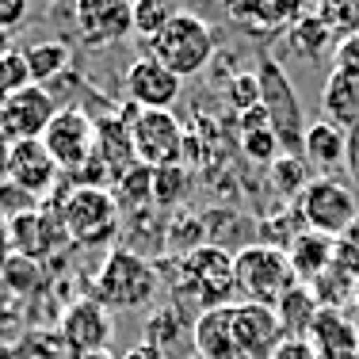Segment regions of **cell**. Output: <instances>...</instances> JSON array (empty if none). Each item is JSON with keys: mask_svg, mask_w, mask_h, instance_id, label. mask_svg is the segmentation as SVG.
Segmentation results:
<instances>
[{"mask_svg": "<svg viewBox=\"0 0 359 359\" xmlns=\"http://www.w3.org/2000/svg\"><path fill=\"white\" fill-rule=\"evenodd\" d=\"M111 187H118V191H111L115 195V203H118V210H138L149 203V168L138 165V168H130L123 180H115Z\"/></svg>", "mask_w": 359, "mask_h": 359, "instance_id": "cell-31", "label": "cell"}, {"mask_svg": "<svg viewBox=\"0 0 359 359\" xmlns=\"http://www.w3.org/2000/svg\"><path fill=\"white\" fill-rule=\"evenodd\" d=\"M180 279L187 287V298L203 310H218V306H233L229 298L237 294L233 279V252L218 249V245H203L191 256L180 260Z\"/></svg>", "mask_w": 359, "mask_h": 359, "instance_id": "cell-6", "label": "cell"}, {"mask_svg": "<svg viewBox=\"0 0 359 359\" xmlns=\"http://www.w3.org/2000/svg\"><path fill=\"white\" fill-rule=\"evenodd\" d=\"M256 81H260V104H264V111H268V123H271V130H276L279 145H283L287 153H294V157H302L306 118H302V104H298L287 73L279 69L276 62L264 57Z\"/></svg>", "mask_w": 359, "mask_h": 359, "instance_id": "cell-8", "label": "cell"}, {"mask_svg": "<svg viewBox=\"0 0 359 359\" xmlns=\"http://www.w3.org/2000/svg\"><path fill=\"white\" fill-rule=\"evenodd\" d=\"M57 340L65 344V352L84 359L107 352L111 340V310L96 302V298H76L62 310V321H57Z\"/></svg>", "mask_w": 359, "mask_h": 359, "instance_id": "cell-10", "label": "cell"}, {"mask_svg": "<svg viewBox=\"0 0 359 359\" xmlns=\"http://www.w3.org/2000/svg\"><path fill=\"white\" fill-rule=\"evenodd\" d=\"M4 176L12 180V187H20L23 195H46L57 184L62 168L54 165V157L46 153V145L39 138L31 142H12L4 149Z\"/></svg>", "mask_w": 359, "mask_h": 359, "instance_id": "cell-14", "label": "cell"}, {"mask_svg": "<svg viewBox=\"0 0 359 359\" xmlns=\"http://www.w3.org/2000/svg\"><path fill=\"white\" fill-rule=\"evenodd\" d=\"M54 115H57V104H54V96H50V88H42V84H27V88L12 92V96L0 104V123L12 134V142L42 138Z\"/></svg>", "mask_w": 359, "mask_h": 359, "instance_id": "cell-13", "label": "cell"}, {"mask_svg": "<svg viewBox=\"0 0 359 359\" xmlns=\"http://www.w3.org/2000/svg\"><path fill=\"white\" fill-rule=\"evenodd\" d=\"M233 279L241 302H256V306H268V310H276L298 287V276L290 268L287 252L268 241H249L245 249L233 252Z\"/></svg>", "mask_w": 359, "mask_h": 359, "instance_id": "cell-2", "label": "cell"}, {"mask_svg": "<svg viewBox=\"0 0 359 359\" xmlns=\"http://www.w3.org/2000/svg\"><path fill=\"white\" fill-rule=\"evenodd\" d=\"M298 218L306 229H318L325 237H344L359 222V199L344 180L313 176L298 195Z\"/></svg>", "mask_w": 359, "mask_h": 359, "instance_id": "cell-5", "label": "cell"}, {"mask_svg": "<svg viewBox=\"0 0 359 359\" xmlns=\"http://www.w3.org/2000/svg\"><path fill=\"white\" fill-rule=\"evenodd\" d=\"M279 138H276V130H271L268 123L264 126H241V153L249 161H256V165H268V161H276L279 157Z\"/></svg>", "mask_w": 359, "mask_h": 359, "instance_id": "cell-30", "label": "cell"}, {"mask_svg": "<svg viewBox=\"0 0 359 359\" xmlns=\"http://www.w3.org/2000/svg\"><path fill=\"white\" fill-rule=\"evenodd\" d=\"M130 138H134V157H138V165H145V168L184 165L187 126L180 123L172 111H134L130 115Z\"/></svg>", "mask_w": 359, "mask_h": 359, "instance_id": "cell-7", "label": "cell"}, {"mask_svg": "<svg viewBox=\"0 0 359 359\" xmlns=\"http://www.w3.org/2000/svg\"><path fill=\"white\" fill-rule=\"evenodd\" d=\"M344 157H348V130H340V126L329 123V118H318V123L306 126L302 161H310L313 168L329 172V168H337Z\"/></svg>", "mask_w": 359, "mask_h": 359, "instance_id": "cell-22", "label": "cell"}, {"mask_svg": "<svg viewBox=\"0 0 359 359\" xmlns=\"http://www.w3.org/2000/svg\"><path fill=\"white\" fill-rule=\"evenodd\" d=\"M130 15H134V35L153 42L168 23H172L176 12H172L168 0H130Z\"/></svg>", "mask_w": 359, "mask_h": 359, "instance_id": "cell-27", "label": "cell"}, {"mask_svg": "<svg viewBox=\"0 0 359 359\" xmlns=\"http://www.w3.org/2000/svg\"><path fill=\"white\" fill-rule=\"evenodd\" d=\"M73 27L84 46H115L134 35L130 0H73Z\"/></svg>", "mask_w": 359, "mask_h": 359, "instance_id": "cell-11", "label": "cell"}, {"mask_svg": "<svg viewBox=\"0 0 359 359\" xmlns=\"http://www.w3.org/2000/svg\"><path fill=\"white\" fill-rule=\"evenodd\" d=\"M271 184H276L287 199H298V195L306 191V184H310L306 161L294 157V153H279V157L271 161Z\"/></svg>", "mask_w": 359, "mask_h": 359, "instance_id": "cell-29", "label": "cell"}, {"mask_svg": "<svg viewBox=\"0 0 359 359\" xmlns=\"http://www.w3.org/2000/svg\"><path fill=\"white\" fill-rule=\"evenodd\" d=\"M321 115L340 130H359V69L337 65L329 73L321 88Z\"/></svg>", "mask_w": 359, "mask_h": 359, "instance_id": "cell-18", "label": "cell"}, {"mask_svg": "<svg viewBox=\"0 0 359 359\" xmlns=\"http://www.w3.org/2000/svg\"><path fill=\"white\" fill-rule=\"evenodd\" d=\"M318 313H321V302L313 298V290L302 287V283H298V287L283 298V302L276 306L279 329H283L287 340H306V337H310V329H313V321H318Z\"/></svg>", "mask_w": 359, "mask_h": 359, "instance_id": "cell-23", "label": "cell"}, {"mask_svg": "<svg viewBox=\"0 0 359 359\" xmlns=\"http://www.w3.org/2000/svg\"><path fill=\"white\" fill-rule=\"evenodd\" d=\"M191 344L195 359H241L233 329V306H218V310H203L191 325Z\"/></svg>", "mask_w": 359, "mask_h": 359, "instance_id": "cell-17", "label": "cell"}, {"mask_svg": "<svg viewBox=\"0 0 359 359\" xmlns=\"http://www.w3.org/2000/svg\"><path fill=\"white\" fill-rule=\"evenodd\" d=\"M215 50H218L215 27L195 12H176L172 23L153 39V57H157L161 65H168L180 81H184V76H195L199 69H207Z\"/></svg>", "mask_w": 359, "mask_h": 359, "instance_id": "cell-3", "label": "cell"}, {"mask_svg": "<svg viewBox=\"0 0 359 359\" xmlns=\"http://www.w3.org/2000/svg\"><path fill=\"white\" fill-rule=\"evenodd\" d=\"M84 359H111L107 352H96V355H84Z\"/></svg>", "mask_w": 359, "mask_h": 359, "instance_id": "cell-39", "label": "cell"}, {"mask_svg": "<svg viewBox=\"0 0 359 359\" xmlns=\"http://www.w3.org/2000/svg\"><path fill=\"white\" fill-rule=\"evenodd\" d=\"M27 84H31V69H27V62H23V54H12V50H8V54L0 57V104H4L12 92L27 88Z\"/></svg>", "mask_w": 359, "mask_h": 359, "instance_id": "cell-33", "label": "cell"}, {"mask_svg": "<svg viewBox=\"0 0 359 359\" xmlns=\"http://www.w3.org/2000/svg\"><path fill=\"white\" fill-rule=\"evenodd\" d=\"M123 84H126V100H130L134 111H172L180 92H184V81L168 65H161L153 54L134 57Z\"/></svg>", "mask_w": 359, "mask_h": 359, "instance_id": "cell-12", "label": "cell"}, {"mask_svg": "<svg viewBox=\"0 0 359 359\" xmlns=\"http://www.w3.org/2000/svg\"><path fill=\"white\" fill-rule=\"evenodd\" d=\"M157 290H161L157 264H149L142 252L118 245V249L107 252L104 268H100L96 283H92V298H96L104 310H123L126 313V310H145V306H153Z\"/></svg>", "mask_w": 359, "mask_h": 359, "instance_id": "cell-1", "label": "cell"}, {"mask_svg": "<svg viewBox=\"0 0 359 359\" xmlns=\"http://www.w3.org/2000/svg\"><path fill=\"white\" fill-rule=\"evenodd\" d=\"M92 157L104 165L107 184L123 180L130 168H138V157H134V138H130V118H123V115H104V118H96Z\"/></svg>", "mask_w": 359, "mask_h": 359, "instance_id": "cell-16", "label": "cell"}, {"mask_svg": "<svg viewBox=\"0 0 359 359\" xmlns=\"http://www.w3.org/2000/svg\"><path fill=\"white\" fill-rule=\"evenodd\" d=\"M27 4L31 0H0V31H12L27 20Z\"/></svg>", "mask_w": 359, "mask_h": 359, "instance_id": "cell-35", "label": "cell"}, {"mask_svg": "<svg viewBox=\"0 0 359 359\" xmlns=\"http://www.w3.org/2000/svg\"><path fill=\"white\" fill-rule=\"evenodd\" d=\"M187 191V168L184 165H165L149 168V203L161 210H172Z\"/></svg>", "mask_w": 359, "mask_h": 359, "instance_id": "cell-26", "label": "cell"}, {"mask_svg": "<svg viewBox=\"0 0 359 359\" xmlns=\"http://www.w3.org/2000/svg\"><path fill=\"white\" fill-rule=\"evenodd\" d=\"M271 359H318L310 348V340H279V348L271 352Z\"/></svg>", "mask_w": 359, "mask_h": 359, "instance_id": "cell-36", "label": "cell"}, {"mask_svg": "<svg viewBox=\"0 0 359 359\" xmlns=\"http://www.w3.org/2000/svg\"><path fill=\"white\" fill-rule=\"evenodd\" d=\"M62 229L73 245L81 249H92V245H107L111 237L118 233V222H123V210H118L115 195L107 187H73L62 203Z\"/></svg>", "mask_w": 359, "mask_h": 359, "instance_id": "cell-4", "label": "cell"}, {"mask_svg": "<svg viewBox=\"0 0 359 359\" xmlns=\"http://www.w3.org/2000/svg\"><path fill=\"white\" fill-rule=\"evenodd\" d=\"M23 62H27V69H31V84H42V88H46L54 76H62L69 69L73 54H69L65 42H35L31 50H23Z\"/></svg>", "mask_w": 359, "mask_h": 359, "instance_id": "cell-24", "label": "cell"}, {"mask_svg": "<svg viewBox=\"0 0 359 359\" xmlns=\"http://www.w3.org/2000/svg\"><path fill=\"white\" fill-rule=\"evenodd\" d=\"M123 359H168L165 352H161L157 344H149V340H142V344H134V348H126Z\"/></svg>", "mask_w": 359, "mask_h": 359, "instance_id": "cell-38", "label": "cell"}, {"mask_svg": "<svg viewBox=\"0 0 359 359\" xmlns=\"http://www.w3.org/2000/svg\"><path fill=\"white\" fill-rule=\"evenodd\" d=\"M92 138H96V118H88L81 107H57L39 142L46 145L62 176H73L92 161Z\"/></svg>", "mask_w": 359, "mask_h": 359, "instance_id": "cell-9", "label": "cell"}, {"mask_svg": "<svg viewBox=\"0 0 359 359\" xmlns=\"http://www.w3.org/2000/svg\"><path fill=\"white\" fill-rule=\"evenodd\" d=\"M306 0H260V31L279 27V23H298L302 20Z\"/></svg>", "mask_w": 359, "mask_h": 359, "instance_id": "cell-34", "label": "cell"}, {"mask_svg": "<svg viewBox=\"0 0 359 359\" xmlns=\"http://www.w3.org/2000/svg\"><path fill=\"white\" fill-rule=\"evenodd\" d=\"M306 340L318 359H355L359 352V329L340 310H321Z\"/></svg>", "mask_w": 359, "mask_h": 359, "instance_id": "cell-19", "label": "cell"}, {"mask_svg": "<svg viewBox=\"0 0 359 359\" xmlns=\"http://www.w3.org/2000/svg\"><path fill=\"white\" fill-rule=\"evenodd\" d=\"M337 39L332 35V27L321 20V15H302L298 23H290V42H294V50H302V54L318 57L325 54V46Z\"/></svg>", "mask_w": 359, "mask_h": 359, "instance_id": "cell-28", "label": "cell"}, {"mask_svg": "<svg viewBox=\"0 0 359 359\" xmlns=\"http://www.w3.org/2000/svg\"><path fill=\"white\" fill-rule=\"evenodd\" d=\"M337 65H344V69H359V31H352V35L337 46Z\"/></svg>", "mask_w": 359, "mask_h": 359, "instance_id": "cell-37", "label": "cell"}, {"mask_svg": "<svg viewBox=\"0 0 359 359\" xmlns=\"http://www.w3.org/2000/svg\"><path fill=\"white\" fill-rule=\"evenodd\" d=\"M287 260H290V268H294L298 279L318 283L325 271L332 268V260H337V237H325L318 229H302V233L290 241Z\"/></svg>", "mask_w": 359, "mask_h": 359, "instance_id": "cell-20", "label": "cell"}, {"mask_svg": "<svg viewBox=\"0 0 359 359\" xmlns=\"http://www.w3.org/2000/svg\"><path fill=\"white\" fill-rule=\"evenodd\" d=\"M203 237H207V245H218V249H226V245L245 249L249 245L245 241V218L229 207H218V210L203 215Z\"/></svg>", "mask_w": 359, "mask_h": 359, "instance_id": "cell-25", "label": "cell"}, {"mask_svg": "<svg viewBox=\"0 0 359 359\" xmlns=\"http://www.w3.org/2000/svg\"><path fill=\"white\" fill-rule=\"evenodd\" d=\"M180 329H184V313H180V306H165V310H157L153 321H149V344H157L161 352L168 355V344L180 340Z\"/></svg>", "mask_w": 359, "mask_h": 359, "instance_id": "cell-32", "label": "cell"}, {"mask_svg": "<svg viewBox=\"0 0 359 359\" xmlns=\"http://www.w3.org/2000/svg\"><path fill=\"white\" fill-rule=\"evenodd\" d=\"M233 329H237V344H241V359H271L279 340H287L283 329H279L276 310L256 306V302L233 306Z\"/></svg>", "mask_w": 359, "mask_h": 359, "instance_id": "cell-15", "label": "cell"}, {"mask_svg": "<svg viewBox=\"0 0 359 359\" xmlns=\"http://www.w3.org/2000/svg\"><path fill=\"white\" fill-rule=\"evenodd\" d=\"M12 241L27 260H39L54 249L57 241H69L62 229V218H50L42 210H27V215H15L12 218Z\"/></svg>", "mask_w": 359, "mask_h": 359, "instance_id": "cell-21", "label": "cell"}]
</instances>
